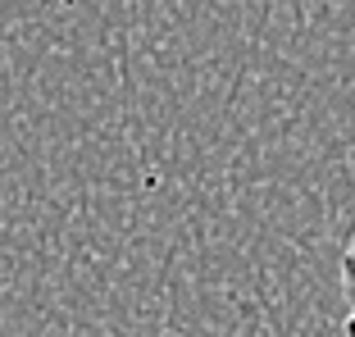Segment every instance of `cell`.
<instances>
[{
  "mask_svg": "<svg viewBox=\"0 0 355 337\" xmlns=\"http://www.w3.org/2000/svg\"><path fill=\"white\" fill-rule=\"evenodd\" d=\"M342 292H346V337H355V246L342 255Z\"/></svg>",
  "mask_w": 355,
  "mask_h": 337,
  "instance_id": "6da1fadb",
  "label": "cell"
}]
</instances>
